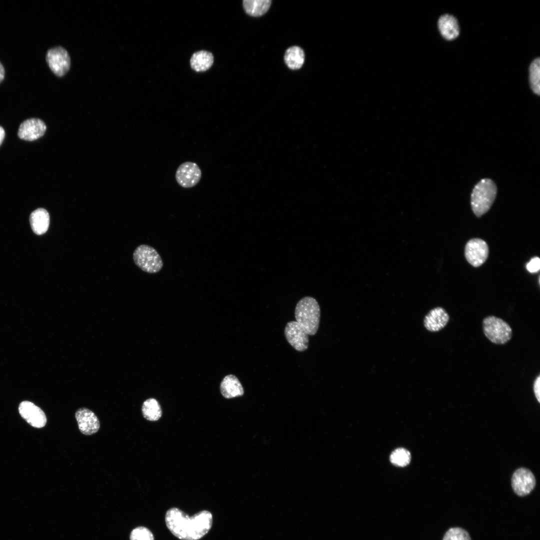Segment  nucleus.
<instances>
[{"instance_id":"nucleus-24","label":"nucleus","mask_w":540,"mask_h":540,"mask_svg":"<svg viewBox=\"0 0 540 540\" xmlns=\"http://www.w3.org/2000/svg\"><path fill=\"white\" fill-rule=\"evenodd\" d=\"M442 540H472L468 532L464 529L451 528L446 532Z\"/></svg>"},{"instance_id":"nucleus-16","label":"nucleus","mask_w":540,"mask_h":540,"mask_svg":"<svg viewBox=\"0 0 540 540\" xmlns=\"http://www.w3.org/2000/svg\"><path fill=\"white\" fill-rule=\"evenodd\" d=\"M438 28L442 36L447 40H454L459 34L458 21L452 15L445 14L442 16L438 20Z\"/></svg>"},{"instance_id":"nucleus-9","label":"nucleus","mask_w":540,"mask_h":540,"mask_svg":"<svg viewBox=\"0 0 540 540\" xmlns=\"http://www.w3.org/2000/svg\"><path fill=\"white\" fill-rule=\"evenodd\" d=\"M536 480L533 473L528 468L517 469L512 478V486L514 492L520 496L530 493L536 486Z\"/></svg>"},{"instance_id":"nucleus-12","label":"nucleus","mask_w":540,"mask_h":540,"mask_svg":"<svg viewBox=\"0 0 540 540\" xmlns=\"http://www.w3.org/2000/svg\"><path fill=\"white\" fill-rule=\"evenodd\" d=\"M80 432L84 435H92L99 430V420L94 412L86 408H78L75 414Z\"/></svg>"},{"instance_id":"nucleus-5","label":"nucleus","mask_w":540,"mask_h":540,"mask_svg":"<svg viewBox=\"0 0 540 540\" xmlns=\"http://www.w3.org/2000/svg\"><path fill=\"white\" fill-rule=\"evenodd\" d=\"M134 264L144 272L156 274L159 272L163 267L161 256L153 247L140 244L136 248L133 253Z\"/></svg>"},{"instance_id":"nucleus-15","label":"nucleus","mask_w":540,"mask_h":540,"mask_svg":"<svg viewBox=\"0 0 540 540\" xmlns=\"http://www.w3.org/2000/svg\"><path fill=\"white\" fill-rule=\"evenodd\" d=\"M220 390L226 398L240 396L244 394V390L238 378L233 374L226 376L222 380Z\"/></svg>"},{"instance_id":"nucleus-17","label":"nucleus","mask_w":540,"mask_h":540,"mask_svg":"<svg viewBox=\"0 0 540 540\" xmlns=\"http://www.w3.org/2000/svg\"><path fill=\"white\" fill-rule=\"evenodd\" d=\"M30 221L33 232L38 235L43 234L49 227V214L46 209L38 208L31 213Z\"/></svg>"},{"instance_id":"nucleus-21","label":"nucleus","mask_w":540,"mask_h":540,"mask_svg":"<svg viewBox=\"0 0 540 540\" xmlns=\"http://www.w3.org/2000/svg\"><path fill=\"white\" fill-rule=\"evenodd\" d=\"M142 411L144 417L150 421L158 420L162 414L160 404L154 398H150L144 402Z\"/></svg>"},{"instance_id":"nucleus-8","label":"nucleus","mask_w":540,"mask_h":540,"mask_svg":"<svg viewBox=\"0 0 540 540\" xmlns=\"http://www.w3.org/2000/svg\"><path fill=\"white\" fill-rule=\"evenodd\" d=\"M202 172L195 162H186L178 168L175 178L178 184L184 188H191L200 181Z\"/></svg>"},{"instance_id":"nucleus-13","label":"nucleus","mask_w":540,"mask_h":540,"mask_svg":"<svg viewBox=\"0 0 540 540\" xmlns=\"http://www.w3.org/2000/svg\"><path fill=\"white\" fill-rule=\"evenodd\" d=\"M46 128V125L42 120L36 118H30L20 124L18 134L21 139L34 140L42 136Z\"/></svg>"},{"instance_id":"nucleus-22","label":"nucleus","mask_w":540,"mask_h":540,"mask_svg":"<svg viewBox=\"0 0 540 540\" xmlns=\"http://www.w3.org/2000/svg\"><path fill=\"white\" fill-rule=\"evenodd\" d=\"M529 79L531 88L538 95L540 94V59L538 58L531 63L529 68Z\"/></svg>"},{"instance_id":"nucleus-6","label":"nucleus","mask_w":540,"mask_h":540,"mask_svg":"<svg viewBox=\"0 0 540 540\" xmlns=\"http://www.w3.org/2000/svg\"><path fill=\"white\" fill-rule=\"evenodd\" d=\"M46 58L49 68L58 76H64L70 69V56L67 50L61 46L49 49Z\"/></svg>"},{"instance_id":"nucleus-1","label":"nucleus","mask_w":540,"mask_h":540,"mask_svg":"<svg viewBox=\"0 0 540 540\" xmlns=\"http://www.w3.org/2000/svg\"><path fill=\"white\" fill-rule=\"evenodd\" d=\"M167 528L175 536L182 540H198L210 530L212 516L210 512L204 510L192 516L181 510L172 508L165 516Z\"/></svg>"},{"instance_id":"nucleus-7","label":"nucleus","mask_w":540,"mask_h":540,"mask_svg":"<svg viewBox=\"0 0 540 540\" xmlns=\"http://www.w3.org/2000/svg\"><path fill=\"white\" fill-rule=\"evenodd\" d=\"M284 334L290 345L296 350L302 352L308 347V334L306 329L296 321L288 322Z\"/></svg>"},{"instance_id":"nucleus-19","label":"nucleus","mask_w":540,"mask_h":540,"mask_svg":"<svg viewBox=\"0 0 540 540\" xmlns=\"http://www.w3.org/2000/svg\"><path fill=\"white\" fill-rule=\"evenodd\" d=\"M287 66L292 70L300 68L304 61V50L300 47L294 46L287 49L284 56Z\"/></svg>"},{"instance_id":"nucleus-10","label":"nucleus","mask_w":540,"mask_h":540,"mask_svg":"<svg viewBox=\"0 0 540 540\" xmlns=\"http://www.w3.org/2000/svg\"><path fill=\"white\" fill-rule=\"evenodd\" d=\"M488 252V246L486 242L478 238L470 240L465 246L466 258L474 267H478L486 262Z\"/></svg>"},{"instance_id":"nucleus-26","label":"nucleus","mask_w":540,"mask_h":540,"mask_svg":"<svg viewBox=\"0 0 540 540\" xmlns=\"http://www.w3.org/2000/svg\"><path fill=\"white\" fill-rule=\"evenodd\" d=\"M527 270L530 273H535L539 271L540 268V260L538 257L535 256L531 259L526 266Z\"/></svg>"},{"instance_id":"nucleus-27","label":"nucleus","mask_w":540,"mask_h":540,"mask_svg":"<svg viewBox=\"0 0 540 540\" xmlns=\"http://www.w3.org/2000/svg\"><path fill=\"white\" fill-rule=\"evenodd\" d=\"M533 389L534 395L538 402H540V376L538 374L534 380Z\"/></svg>"},{"instance_id":"nucleus-14","label":"nucleus","mask_w":540,"mask_h":540,"mask_svg":"<svg viewBox=\"0 0 540 540\" xmlns=\"http://www.w3.org/2000/svg\"><path fill=\"white\" fill-rule=\"evenodd\" d=\"M450 320V316L442 307H436L431 310L425 316L424 324L425 328L430 332H437L444 328Z\"/></svg>"},{"instance_id":"nucleus-4","label":"nucleus","mask_w":540,"mask_h":540,"mask_svg":"<svg viewBox=\"0 0 540 540\" xmlns=\"http://www.w3.org/2000/svg\"><path fill=\"white\" fill-rule=\"evenodd\" d=\"M482 326L485 336L494 344H504L512 337V330L510 325L496 316L486 317L482 320Z\"/></svg>"},{"instance_id":"nucleus-11","label":"nucleus","mask_w":540,"mask_h":540,"mask_svg":"<svg viewBox=\"0 0 540 540\" xmlns=\"http://www.w3.org/2000/svg\"><path fill=\"white\" fill-rule=\"evenodd\" d=\"M18 411L22 417L33 427L41 428L46 423L44 411L30 402H22L19 405Z\"/></svg>"},{"instance_id":"nucleus-20","label":"nucleus","mask_w":540,"mask_h":540,"mask_svg":"<svg viewBox=\"0 0 540 540\" xmlns=\"http://www.w3.org/2000/svg\"><path fill=\"white\" fill-rule=\"evenodd\" d=\"M271 2L270 0H244L243 6L249 15L258 16L264 14L268 10Z\"/></svg>"},{"instance_id":"nucleus-25","label":"nucleus","mask_w":540,"mask_h":540,"mask_svg":"<svg viewBox=\"0 0 540 540\" xmlns=\"http://www.w3.org/2000/svg\"><path fill=\"white\" fill-rule=\"evenodd\" d=\"M130 539V540H154V537L149 529L144 526H138L132 531Z\"/></svg>"},{"instance_id":"nucleus-3","label":"nucleus","mask_w":540,"mask_h":540,"mask_svg":"<svg viewBox=\"0 0 540 540\" xmlns=\"http://www.w3.org/2000/svg\"><path fill=\"white\" fill-rule=\"evenodd\" d=\"M496 194V186L490 178L482 179L474 186L471 194L470 203L476 216L480 217L490 210Z\"/></svg>"},{"instance_id":"nucleus-29","label":"nucleus","mask_w":540,"mask_h":540,"mask_svg":"<svg viewBox=\"0 0 540 540\" xmlns=\"http://www.w3.org/2000/svg\"><path fill=\"white\" fill-rule=\"evenodd\" d=\"M5 132L4 128L0 126V146L4 138Z\"/></svg>"},{"instance_id":"nucleus-2","label":"nucleus","mask_w":540,"mask_h":540,"mask_svg":"<svg viewBox=\"0 0 540 540\" xmlns=\"http://www.w3.org/2000/svg\"><path fill=\"white\" fill-rule=\"evenodd\" d=\"M294 316L296 322L306 329L308 335L313 336L317 332L320 310L314 298L310 296L302 298L296 304Z\"/></svg>"},{"instance_id":"nucleus-18","label":"nucleus","mask_w":540,"mask_h":540,"mask_svg":"<svg viewBox=\"0 0 540 540\" xmlns=\"http://www.w3.org/2000/svg\"><path fill=\"white\" fill-rule=\"evenodd\" d=\"M214 56L212 54L206 50H200L194 52L190 60L191 68L197 72H204L208 70L212 65Z\"/></svg>"},{"instance_id":"nucleus-28","label":"nucleus","mask_w":540,"mask_h":540,"mask_svg":"<svg viewBox=\"0 0 540 540\" xmlns=\"http://www.w3.org/2000/svg\"><path fill=\"white\" fill-rule=\"evenodd\" d=\"M5 75L4 67L0 62V83L4 80Z\"/></svg>"},{"instance_id":"nucleus-23","label":"nucleus","mask_w":540,"mask_h":540,"mask_svg":"<svg viewBox=\"0 0 540 540\" xmlns=\"http://www.w3.org/2000/svg\"><path fill=\"white\" fill-rule=\"evenodd\" d=\"M410 454L406 449L398 448L392 452L390 456L391 462L398 466H404L410 461Z\"/></svg>"}]
</instances>
